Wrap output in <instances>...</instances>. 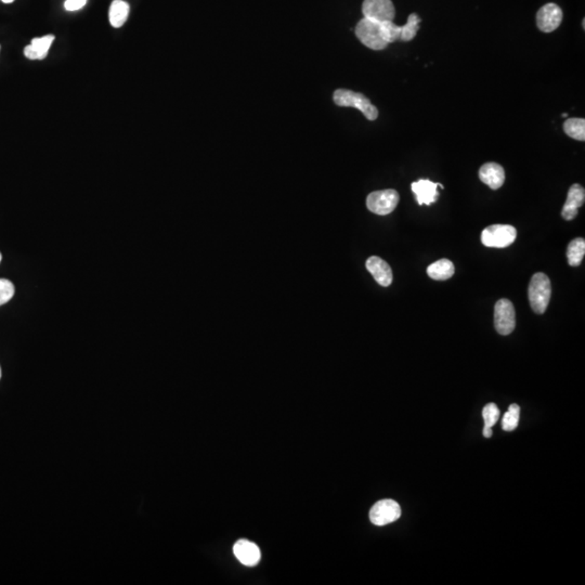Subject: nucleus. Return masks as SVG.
Returning a JSON list of instances; mask_svg holds the SVG:
<instances>
[{
	"label": "nucleus",
	"instance_id": "1",
	"mask_svg": "<svg viewBox=\"0 0 585 585\" xmlns=\"http://www.w3.org/2000/svg\"><path fill=\"white\" fill-rule=\"evenodd\" d=\"M552 296V285L544 273H536L528 288V297L532 310L538 314L544 313Z\"/></svg>",
	"mask_w": 585,
	"mask_h": 585
},
{
	"label": "nucleus",
	"instance_id": "2",
	"mask_svg": "<svg viewBox=\"0 0 585 585\" xmlns=\"http://www.w3.org/2000/svg\"><path fill=\"white\" fill-rule=\"evenodd\" d=\"M333 100L336 106L358 108L369 121H375L378 117V108L373 106L370 99L362 93L348 89H337L334 93Z\"/></svg>",
	"mask_w": 585,
	"mask_h": 585
},
{
	"label": "nucleus",
	"instance_id": "3",
	"mask_svg": "<svg viewBox=\"0 0 585 585\" xmlns=\"http://www.w3.org/2000/svg\"><path fill=\"white\" fill-rule=\"evenodd\" d=\"M354 33L362 44L372 50H382L389 45L382 37L380 22L363 18L358 22Z\"/></svg>",
	"mask_w": 585,
	"mask_h": 585
},
{
	"label": "nucleus",
	"instance_id": "4",
	"mask_svg": "<svg viewBox=\"0 0 585 585\" xmlns=\"http://www.w3.org/2000/svg\"><path fill=\"white\" fill-rule=\"evenodd\" d=\"M517 230L509 225H493L481 233V242L487 247L505 249L515 242Z\"/></svg>",
	"mask_w": 585,
	"mask_h": 585
},
{
	"label": "nucleus",
	"instance_id": "5",
	"mask_svg": "<svg viewBox=\"0 0 585 585\" xmlns=\"http://www.w3.org/2000/svg\"><path fill=\"white\" fill-rule=\"evenodd\" d=\"M399 200H400L399 193L393 189L375 191L367 196V206L369 211L372 213L385 216L395 211L398 205Z\"/></svg>",
	"mask_w": 585,
	"mask_h": 585
},
{
	"label": "nucleus",
	"instance_id": "6",
	"mask_svg": "<svg viewBox=\"0 0 585 585\" xmlns=\"http://www.w3.org/2000/svg\"><path fill=\"white\" fill-rule=\"evenodd\" d=\"M494 326L501 335H508L516 326V313L512 301L500 299L494 308Z\"/></svg>",
	"mask_w": 585,
	"mask_h": 585
},
{
	"label": "nucleus",
	"instance_id": "7",
	"mask_svg": "<svg viewBox=\"0 0 585 585\" xmlns=\"http://www.w3.org/2000/svg\"><path fill=\"white\" fill-rule=\"evenodd\" d=\"M362 13L365 19L382 23L395 19V9L391 0H365Z\"/></svg>",
	"mask_w": 585,
	"mask_h": 585
},
{
	"label": "nucleus",
	"instance_id": "8",
	"mask_svg": "<svg viewBox=\"0 0 585 585\" xmlns=\"http://www.w3.org/2000/svg\"><path fill=\"white\" fill-rule=\"evenodd\" d=\"M401 516V507L395 501L382 500L371 508L370 519L375 526H386L398 520Z\"/></svg>",
	"mask_w": 585,
	"mask_h": 585
},
{
	"label": "nucleus",
	"instance_id": "9",
	"mask_svg": "<svg viewBox=\"0 0 585 585\" xmlns=\"http://www.w3.org/2000/svg\"><path fill=\"white\" fill-rule=\"evenodd\" d=\"M562 8L556 3H547L536 13V25L543 33H552L562 24Z\"/></svg>",
	"mask_w": 585,
	"mask_h": 585
},
{
	"label": "nucleus",
	"instance_id": "10",
	"mask_svg": "<svg viewBox=\"0 0 585 585\" xmlns=\"http://www.w3.org/2000/svg\"><path fill=\"white\" fill-rule=\"evenodd\" d=\"M438 187L444 189V185L433 183L428 179H421L411 185L419 205H424V204L431 205L435 203L438 200L439 193L437 191Z\"/></svg>",
	"mask_w": 585,
	"mask_h": 585
},
{
	"label": "nucleus",
	"instance_id": "11",
	"mask_svg": "<svg viewBox=\"0 0 585 585\" xmlns=\"http://www.w3.org/2000/svg\"><path fill=\"white\" fill-rule=\"evenodd\" d=\"M584 187L581 185H577V183L571 185L569 192H568L565 205L562 207V218L566 219V220L575 219L577 215V209L584 204Z\"/></svg>",
	"mask_w": 585,
	"mask_h": 585
},
{
	"label": "nucleus",
	"instance_id": "12",
	"mask_svg": "<svg viewBox=\"0 0 585 585\" xmlns=\"http://www.w3.org/2000/svg\"><path fill=\"white\" fill-rule=\"evenodd\" d=\"M233 552L239 562L249 567L256 566L262 557L260 547L249 540H240L236 542Z\"/></svg>",
	"mask_w": 585,
	"mask_h": 585
},
{
	"label": "nucleus",
	"instance_id": "13",
	"mask_svg": "<svg viewBox=\"0 0 585 585\" xmlns=\"http://www.w3.org/2000/svg\"><path fill=\"white\" fill-rule=\"evenodd\" d=\"M367 269L382 286H389L393 283V271L389 264L380 257L372 256L367 260Z\"/></svg>",
	"mask_w": 585,
	"mask_h": 585
},
{
	"label": "nucleus",
	"instance_id": "14",
	"mask_svg": "<svg viewBox=\"0 0 585 585\" xmlns=\"http://www.w3.org/2000/svg\"><path fill=\"white\" fill-rule=\"evenodd\" d=\"M479 178L492 190H498L505 183V172L498 163H485L479 170Z\"/></svg>",
	"mask_w": 585,
	"mask_h": 585
},
{
	"label": "nucleus",
	"instance_id": "15",
	"mask_svg": "<svg viewBox=\"0 0 585 585\" xmlns=\"http://www.w3.org/2000/svg\"><path fill=\"white\" fill-rule=\"evenodd\" d=\"M56 37L54 35L37 37L24 49V56L30 60H44L48 56Z\"/></svg>",
	"mask_w": 585,
	"mask_h": 585
},
{
	"label": "nucleus",
	"instance_id": "16",
	"mask_svg": "<svg viewBox=\"0 0 585 585\" xmlns=\"http://www.w3.org/2000/svg\"><path fill=\"white\" fill-rule=\"evenodd\" d=\"M129 12H130V7L126 1L114 0L113 3H111L110 11H108L111 25L115 29L122 27L128 20Z\"/></svg>",
	"mask_w": 585,
	"mask_h": 585
},
{
	"label": "nucleus",
	"instance_id": "17",
	"mask_svg": "<svg viewBox=\"0 0 585 585\" xmlns=\"http://www.w3.org/2000/svg\"><path fill=\"white\" fill-rule=\"evenodd\" d=\"M427 275L434 280H448L455 275V264L451 260L442 258L427 268Z\"/></svg>",
	"mask_w": 585,
	"mask_h": 585
},
{
	"label": "nucleus",
	"instance_id": "18",
	"mask_svg": "<svg viewBox=\"0 0 585 585\" xmlns=\"http://www.w3.org/2000/svg\"><path fill=\"white\" fill-rule=\"evenodd\" d=\"M585 254L584 239H575L570 242L567 249L568 264L571 267H577L582 262Z\"/></svg>",
	"mask_w": 585,
	"mask_h": 585
},
{
	"label": "nucleus",
	"instance_id": "19",
	"mask_svg": "<svg viewBox=\"0 0 585 585\" xmlns=\"http://www.w3.org/2000/svg\"><path fill=\"white\" fill-rule=\"evenodd\" d=\"M564 130L570 138L575 139L577 141L585 140V119L584 118H569L564 124Z\"/></svg>",
	"mask_w": 585,
	"mask_h": 585
},
{
	"label": "nucleus",
	"instance_id": "20",
	"mask_svg": "<svg viewBox=\"0 0 585 585\" xmlns=\"http://www.w3.org/2000/svg\"><path fill=\"white\" fill-rule=\"evenodd\" d=\"M421 21V18L416 13H411L406 25L401 26L400 41H412L419 31Z\"/></svg>",
	"mask_w": 585,
	"mask_h": 585
},
{
	"label": "nucleus",
	"instance_id": "21",
	"mask_svg": "<svg viewBox=\"0 0 585 585\" xmlns=\"http://www.w3.org/2000/svg\"><path fill=\"white\" fill-rule=\"evenodd\" d=\"M519 416H520V408L517 404H512L503 416V421H502L503 431H515L518 426Z\"/></svg>",
	"mask_w": 585,
	"mask_h": 585
},
{
	"label": "nucleus",
	"instance_id": "22",
	"mask_svg": "<svg viewBox=\"0 0 585 585\" xmlns=\"http://www.w3.org/2000/svg\"><path fill=\"white\" fill-rule=\"evenodd\" d=\"M382 37L387 41L388 44L395 43L400 39L401 26L395 25L393 21H386L380 23Z\"/></svg>",
	"mask_w": 585,
	"mask_h": 585
},
{
	"label": "nucleus",
	"instance_id": "23",
	"mask_svg": "<svg viewBox=\"0 0 585 585\" xmlns=\"http://www.w3.org/2000/svg\"><path fill=\"white\" fill-rule=\"evenodd\" d=\"M483 421H485V426L491 427L492 428L496 425V422L500 417V410L494 403H489L483 408Z\"/></svg>",
	"mask_w": 585,
	"mask_h": 585
},
{
	"label": "nucleus",
	"instance_id": "24",
	"mask_svg": "<svg viewBox=\"0 0 585 585\" xmlns=\"http://www.w3.org/2000/svg\"><path fill=\"white\" fill-rule=\"evenodd\" d=\"M14 295V285L5 279H0V306L8 303Z\"/></svg>",
	"mask_w": 585,
	"mask_h": 585
},
{
	"label": "nucleus",
	"instance_id": "25",
	"mask_svg": "<svg viewBox=\"0 0 585 585\" xmlns=\"http://www.w3.org/2000/svg\"><path fill=\"white\" fill-rule=\"evenodd\" d=\"M87 0H67L65 3V8L67 11H78L85 7Z\"/></svg>",
	"mask_w": 585,
	"mask_h": 585
},
{
	"label": "nucleus",
	"instance_id": "26",
	"mask_svg": "<svg viewBox=\"0 0 585 585\" xmlns=\"http://www.w3.org/2000/svg\"><path fill=\"white\" fill-rule=\"evenodd\" d=\"M483 437L485 438H491L492 437V428L491 427H483Z\"/></svg>",
	"mask_w": 585,
	"mask_h": 585
},
{
	"label": "nucleus",
	"instance_id": "27",
	"mask_svg": "<svg viewBox=\"0 0 585 585\" xmlns=\"http://www.w3.org/2000/svg\"><path fill=\"white\" fill-rule=\"evenodd\" d=\"M1 1H3V3H13L14 0H1Z\"/></svg>",
	"mask_w": 585,
	"mask_h": 585
},
{
	"label": "nucleus",
	"instance_id": "28",
	"mask_svg": "<svg viewBox=\"0 0 585 585\" xmlns=\"http://www.w3.org/2000/svg\"><path fill=\"white\" fill-rule=\"evenodd\" d=\"M1 258H3V256H1V254H0V262H1Z\"/></svg>",
	"mask_w": 585,
	"mask_h": 585
},
{
	"label": "nucleus",
	"instance_id": "29",
	"mask_svg": "<svg viewBox=\"0 0 585 585\" xmlns=\"http://www.w3.org/2000/svg\"><path fill=\"white\" fill-rule=\"evenodd\" d=\"M0 378H1V369H0Z\"/></svg>",
	"mask_w": 585,
	"mask_h": 585
}]
</instances>
